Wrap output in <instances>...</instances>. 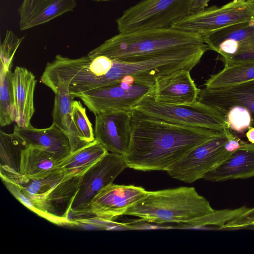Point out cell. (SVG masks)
Returning <instances> with one entry per match:
<instances>
[{
  "mask_svg": "<svg viewBox=\"0 0 254 254\" xmlns=\"http://www.w3.org/2000/svg\"><path fill=\"white\" fill-rule=\"evenodd\" d=\"M131 141L124 156L128 167L165 171L220 131L171 124L132 109Z\"/></svg>",
  "mask_w": 254,
  "mask_h": 254,
  "instance_id": "obj_1",
  "label": "cell"
},
{
  "mask_svg": "<svg viewBox=\"0 0 254 254\" xmlns=\"http://www.w3.org/2000/svg\"><path fill=\"white\" fill-rule=\"evenodd\" d=\"M205 43L204 37L171 27L119 33L88 55L104 56L120 62H136L191 45Z\"/></svg>",
  "mask_w": 254,
  "mask_h": 254,
  "instance_id": "obj_2",
  "label": "cell"
},
{
  "mask_svg": "<svg viewBox=\"0 0 254 254\" xmlns=\"http://www.w3.org/2000/svg\"><path fill=\"white\" fill-rule=\"evenodd\" d=\"M209 202L193 187L147 191L124 215L157 223L183 224L214 211Z\"/></svg>",
  "mask_w": 254,
  "mask_h": 254,
  "instance_id": "obj_3",
  "label": "cell"
},
{
  "mask_svg": "<svg viewBox=\"0 0 254 254\" xmlns=\"http://www.w3.org/2000/svg\"><path fill=\"white\" fill-rule=\"evenodd\" d=\"M132 109L147 117L183 126L220 131L228 127L224 114L198 101L190 104H165L155 101L150 95Z\"/></svg>",
  "mask_w": 254,
  "mask_h": 254,
  "instance_id": "obj_4",
  "label": "cell"
},
{
  "mask_svg": "<svg viewBox=\"0 0 254 254\" xmlns=\"http://www.w3.org/2000/svg\"><path fill=\"white\" fill-rule=\"evenodd\" d=\"M192 0H144L125 10L116 20L119 33L171 27L191 14Z\"/></svg>",
  "mask_w": 254,
  "mask_h": 254,
  "instance_id": "obj_5",
  "label": "cell"
},
{
  "mask_svg": "<svg viewBox=\"0 0 254 254\" xmlns=\"http://www.w3.org/2000/svg\"><path fill=\"white\" fill-rule=\"evenodd\" d=\"M228 128L193 148L166 172L172 178L187 183L203 179L233 153L225 146L228 139Z\"/></svg>",
  "mask_w": 254,
  "mask_h": 254,
  "instance_id": "obj_6",
  "label": "cell"
},
{
  "mask_svg": "<svg viewBox=\"0 0 254 254\" xmlns=\"http://www.w3.org/2000/svg\"><path fill=\"white\" fill-rule=\"evenodd\" d=\"M254 18V0H233L191 13L173 22L171 27L203 37L211 32Z\"/></svg>",
  "mask_w": 254,
  "mask_h": 254,
  "instance_id": "obj_7",
  "label": "cell"
},
{
  "mask_svg": "<svg viewBox=\"0 0 254 254\" xmlns=\"http://www.w3.org/2000/svg\"><path fill=\"white\" fill-rule=\"evenodd\" d=\"M209 49L221 55L224 66L254 63V18L204 36Z\"/></svg>",
  "mask_w": 254,
  "mask_h": 254,
  "instance_id": "obj_8",
  "label": "cell"
},
{
  "mask_svg": "<svg viewBox=\"0 0 254 254\" xmlns=\"http://www.w3.org/2000/svg\"><path fill=\"white\" fill-rule=\"evenodd\" d=\"M155 85L123 81L107 84L78 95L94 115L108 110H131L141 100L152 95Z\"/></svg>",
  "mask_w": 254,
  "mask_h": 254,
  "instance_id": "obj_9",
  "label": "cell"
},
{
  "mask_svg": "<svg viewBox=\"0 0 254 254\" xmlns=\"http://www.w3.org/2000/svg\"><path fill=\"white\" fill-rule=\"evenodd\" d=\"M127 167L124 156L108 152L87 170L71 205L73 215L86 217L94 197Z\"/></svg>",
  "mask_w": 254,
  "mask_h": 254,
  "instance_id": "obj_10",
  "label": "cell"
},
{
  "mask_svg": "<svg viewBox=\"0 0 254 254\" xmlns=\"http://www.w3.org/2000/svg\"><path fill=\"white\" fill-rule=\"evenodd\" d=\"M82 176H65L50 190L30 200L33 211L39 216L59 225H76L69 214L82 183Z\"/></svg>",
  "mask_w": 254,
  "mask_h": 254,
  "instance_id": "obj_11",
  "label": "cell"
},
{
  "mask_svg": "<svg viewBox=\"0 0 254 254\" xmlns=\"http://www.w3.org/2000/svg\"><path fill=\"white\" fill-rule=\"evenodd\" d=\"M144 188L133 185L110 184L93 198L86 218L111 222L124 215L127 210L147 192Z\"/></svg>",
  "mask_w": 254,
  "mask_h": 254,
  "instance_id": "obj_12",
  "label": "cell"
},
{
  "mask_svg": "<svg viewBox=\"0 0 254 254\" xmlns=\"http://www.w3.org/2000/svg\"><path fill=\"white\" fill-rule=\"evenodd\" d=\"M131 110H108L95 114V138L109 152L125 156L131 141Z\"/></svg>",
  "mask_w": 254,
  "mask_h": 254,
  "instance_id": "obj_13",
  "label": "cell"
},
{
  "mask_svg": "<svg viewBox=\"0 0 254 254\" xmlns=\"http://www.w3.org/2000/svg\"><path fill=\"white\" fill-rule=\"evenodd\" d=\"M13 132L27 146L36 147L46 151L58 163L71 153L67 135L53 123L45 128H36L32 125L27 127L15 125Z\"/></svg>",
  "mask_w": 254,
  "mask_h": 254,
  "instance_id": "obj_14",
  "label": "cell"
},
{
  "mask_svg": "<svg viewBox=\"0 0 254 254\" xmlns=\"http://www.w3.org/2000/svg\"><path fill=\"white\" fill-rule=\"evenodd\" d=\"M197 101L215 108L225 115L234 106H241L251 113L254 124V80L232 86L200 90Z\"/></svg>",
  "mask_w": 254,
  "mask_h": 254,
  "instance_id": "obj_15",
  "label": "cell"
},
{
  "mask_svg": "<svg viewBox=\"0 0 254 254\" xmlns=\"http://www.w3.org/2000/svg\"><path fill=\"white\" fill-rule=\"evenodd\" d=\"M190 72L183 70L157 80L152 94L154 100L170 104H190L197 101L200 90Z\"/></svg>",
  "mask_w": 254,
  "mask_h": 254,
  "instance_id": "obj_16",
  "label": "cell"
},
{
  "mask_svg": "<svg viewBox=\"0 0 254 254\" xmlns=\"http://www.w3.org/2000/svg\"><path fill=\"white\" fill-rule=\"evenodd\" d=\"M75 0H23L18 9L19 29L24 31L72 11Z\"/></svg>",
  "mask_w": 254,
  "mask_h": 254,
  "instance_id": "obj_17",
  "label": "cell"
},
{
  "mask_svg": "<svg viewBox=\"0 0 254 254\" xmlns=\"http://www.w3.org/2000/svg\"><path fill=\"white\" fill-rule=\"evenodd\" d=\"M14 119L16 125L27 127L35 113L34 93L37 80L27 68L17 66L12 74Z\"/></svg>",
  "mask_w": 254,
  "mask_h": 254,
  "instance_id": "obj_18",
  "label": "cell"
},
{
  "mask_svg": "<svg viewBox=\"0 0 254 254\" xmlns=\"http://www.w3.org/2000/svg\"><path fill=\"white\" fill-rule=\"evenodd\" d=\"M254 177V144L247 142L203 179L213 182Z\"/></svg>",
  "mask_w": 254,
  "mask_h": 254,
  "instance_id": "obj_19",
  "label": "cell"
},
{
  "mask_svg": "<svg viewBox=\"0 0 254 254\" xmlns=\"http://www.w3.org/2000/svg\"><path fill=\"white\" fill-rule=\"evenodd\" d=\"M27 147L14 132L0 131V176L3 182L22 185L28 179L20 173L22 151Z\"/></svg>",
  "mask_w": 254,
  "mask_h": 254,
  "instance_id": "obj_20",
  "label": "cell"
},
{
  "mask_svg": "<svg viewBox=\"0 0 254 254\" xmlns=\"http://www.w3.org/2000/svg\"><path fill=\"white\" fill-rule=\"evenodd\" d=\"M54 92L55 96L52 112L53 123L67 135L72 153L86 146L78 136L71 118V107L75 97L64 85L59 86Z\"/></svg>",
  "mask_w": 254,
  "mask_h": 254,
  "instance_id": "obj_21",
  "label": "cell"
},
{
  "mask_svg": "<svg viewBox=\"0 0 254 254\" xmlns=\"http://www.w3.org/2000/svg\"><path fill=\"white\" fill-rule=\"evenodd\" d=\"M108 151L95 138L92 142L71 153L58 164L65 176H82Z\"/></svg>",
  "mask_w": 254,
  "mask_h": 254,
  "instance_id": "obj_22",
  "label": "cell"
},
{
  "mask_svg": "<svg viewBox=\"0 0 254 254\" xmlns=\"http://www.w3.org/2000/svg\"><path fill=\"white\" fill-rule=\"evenodd\" d=\"M58 164L46 151L27 146L22 152L20 173L27 179H37L58 168Z\"/></svg>",
  "mask_w": 254,
  "mask_h": 254,
  "instance_id": "obj_23",
  "label": "cell"
},
{
  "mask_svg": "<svg viewBox=\"0 0 254 254\" xmlns=\"http://www.w3.org/2000/svg\"><path fill=\"white\" fill-rule=\"evenodd\" d=\"M254 80V63L224 66L211 75L204 85L209 89L226 88Z\"/></svg>",
  "mask_w": 254,
  "mask_h": 254,
  "instance_id": "obj_24",
  "label": "cell"
},
{
  "mask_svg": "<svg viewBox=\"0 0 254 254\" xmlns=\"http://www.w3.org/2000/svg\"><path fill=\"white\" fill-rule=\"evenodd\" d=\"M0 69V125L3 127L14 122V95L11 68Z\"/></svg>",
  "mask_w": 254,
  "mask_h": 254,
  "instance_id": "obj_25",
  "label": "cell"
},
{
  "mask_svg": "<svg viewBox=\"0 0 254 254\" xmlns=\"http://www.w3.org/2000/svg\"><path fill=\"white\" fill-rule=\"evenodd\" d=\"M249 209L243 206L235 209L215 210L211 213L196 218L187 223L183 224L184 226L195 228H203L208 226H216L220 228L230 221L240 216Z\"/></svg>",
  "mask_w": 254,
  "mask_h": 254,
  "instance_id": "obj_26",
  "label": "cell"
},
{
  "mask_svg": "<svg viewBox=\"0 0 254 254\" xmlns=\"http://www.w3.org/2000/svg\"><path fill=\"white\" fill-rule=\"evenodd\" d=\"M71 114L74 127L83 143L87 145L94 141L95 137L92 124L80 101H73Z\"/></svg>",
  "mask_w": 254,
  "mask_h": 254,
  "instance_id": "obj_27",
  "label": "cell"
},
{
  "mask_svg": "<svg viewBox=\"0 0 254 254\" xmlns=\"http://www.w3.org/2000/svg\"><path fill=\"white\" fill-rule=\"evenodd\" d=\"M225 117L229 128L239 133H243L248 130L253 121L250 111L241 106L231 108Z\"/></svg>",
  "mask_w": 254,
  "mask_h": 254,
  "instance_id": "obj_28",
  "label": "cell"
},
{
  "mask_svg": "<svg viewBox=\"0 0 254 254\" xmlns=\"http://www.w3.org/2000/svg\"><path fill=\"white\" fill-rule=\"evenodd\" d=\"M23 39V37L18 38L11 30L6 31L4 39L0 45V68L12 67L14 56Z\"/></svg>",
  "mask_w": 254,
  "mask_h": 254,
  "instance_id": "obj_29",
  "label": "cell"
},
{
  "mask_svg": "<svg viewBox=\"0 0 254 254\" xmlns=\"http://www.w3.org/2000/svg\"><path fill=\"white\" fill-rule=\"evenodd\" d=\"M254 222V207L249 209L240 216L229 221L222 227L224 230L245 229Z\"/></svg>",
  "mask_w": 254,
  "mask_h": 254,
  "instance_id": "obj_30",
  "label": "cell"
},
{
  "mask_svg": "<svg viewBox=\"0 0 254 254\" xmlns=\"http://www.w3.org/2000/svg\"><path fill=\"white\" fill-rule=\"evenodd\" d=\"M210 0H192L191 5V13H196L204 10Z\"/></svg>",
  "mask_w": 254,
  "mask_h": 254,
  "instance_id": "obj_31",
  "label": "cell"
},
{
  "mask_svg": "<svg viewBox=\"0 0 254 254\" xmlns=\"http://www.w3.org/2000/svg\"><path fill=\"white\" fill-rule=\"evenodd\" d=\"M246 136L250 143L254 144V127L250 126L249 127L246 133Z\"/></svg>",
  "mask_w": 254,
  "mask_h": 254,
  "instance_id": "obj_32",
  "label": "cell"
},
{
  "mask_svg": "<svg viewBox=\"0 0 254 254\" xmlns=\"http://www.w3.org/2000/svg\"><path fill=\"white\" fill-rule=\"evenodd\" d=\"M252 229V230H254V222H253V223H252L250 225H249V226H248L247 228H246L245 229Z\"/></svg>",
  "mask_w": 254,
  "mask_h": 254,
  "instance_id": "obj_33",
  "label": "cell"
},
{
  "mask_svg": "<svg viewBox=\"0 0 254 254\" xmlns=\"http://www.w3.org/2000/svg\"><path fill=\"white\" fill-rule=\"evenodd\" d=\"M92 0L99 1H107V0Z\"/></svg>",
  "mask_w": 254,
  "mask_h": 254,
  "instance_id": "obj_34",
  "label": "cell"
}]
</instances>
